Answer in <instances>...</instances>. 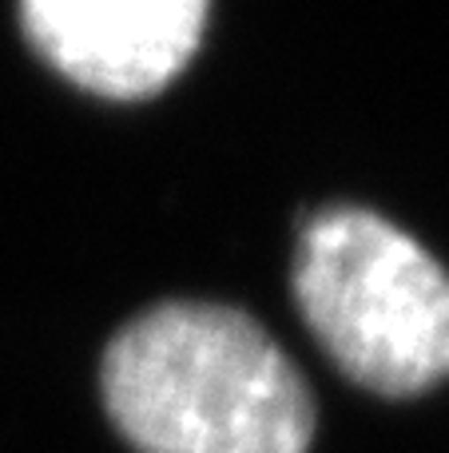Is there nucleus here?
<instances>
[{
  "label": "nucleus",
  "instance_id": "f257e3e1",
  "mask_svg": "<svg viewBox=\"0 0 449 453\" xmlns=\"http://www.w3.org/2000/svg\"><path fill=\"white\" fill-rule=\"evenodd\" d=\"M100 390L140 453H307L315 441L307 378L235 306H148L108 342Z\"/></svg>",
  "mask_w": 449,
  "mask_h": 453
},
{
  "label": "nucleus",
  "instance_id": "f03ea898",
  "mask_svg": "<svg viewBox=\"0 0 449 453\" xmlns=\"http://www.w3.org/2000/svg\"><path fill=\"white\" fill-rule=\"evenodd\" d=\"M294 303L350 382L410 398L449 378V271L386 215L331 203L299 223Z\"/></svg>",
  "mask_w": 449,
  "mask_h": 453
},
{
  "label": "nucleus",
  "instance_id": "7ed1b4c3",
  "mask_svg": "<svg viewBox=\"0 0 449 453\" xmlns=\"http://www.w3.org/2000/svg\"><path fill=\"white\" fill-rule=\"evenodd\" d=\"M207 12V0H24L20 24L72 84L108 100H140L195 56Z\"/></svg>",
  "mask_w": 449,
  "mask_h": 453
}]
</instances>
